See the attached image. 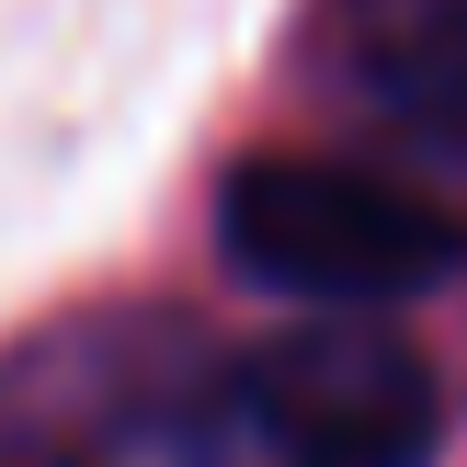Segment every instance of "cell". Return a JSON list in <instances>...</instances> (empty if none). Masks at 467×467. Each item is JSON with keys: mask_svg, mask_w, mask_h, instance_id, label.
<instances>
[{"mask_svg": "<svg viewBox=\"0 0 467 467\" xmlns=\"http://www.w3.org/2000/svg\"><path fill=\"white\" fill-rule=\"evenodd\" d=\"M433 365L377 319H296L274 342L205 354L182 410V467H422Z\"/></svg>", "mask_w": 467, "mask_h": 467, "instance_id": "6da1fadb", "label": "cell"}, {"mask_svg": "<svg viewBox=\"0 0 467 467\" xmlns=\"http://www.w3.org/2000/svg\"><path fill=\"white\" fill-rule=\"evenodd\" d=\"M205 354L171 319L35 342L0 365V467H182Z\"/></svg>", "mask_w": 467, "mask_h": 467, "instance_id": "3957f363", "label": "cell"}, {"mask_svg": "<svg viewBox=\"0 0 467 467\" xmlns=\"http://www.w3.org/2000/svg\"><path fill=\"white\" fill-rule=\"evenodd\" d=\"M217 240L251 285L308 296L319 319H365V308H400V296H433L445 274H467V205L400 171L263 149L228 171Z\"/></svg>", "mask_w": 467, "mask_h": 467, "instance_id": "7a4b0ae2", "label": "cell"}, {"mask_svg": "<svg viewBox=\"0 0 467 467\" xmlns=\"http://www.w3.org/2000/svg\"><path fill=\"white\" fill-rule=\"evenodd\" d=\"M342 57L410 126L467 137V0H342Z\"/></svg>", "mask_w": 467, "mask_h": 467, "instance_id": "277c9868", "label": "cell"}]
</instances>
